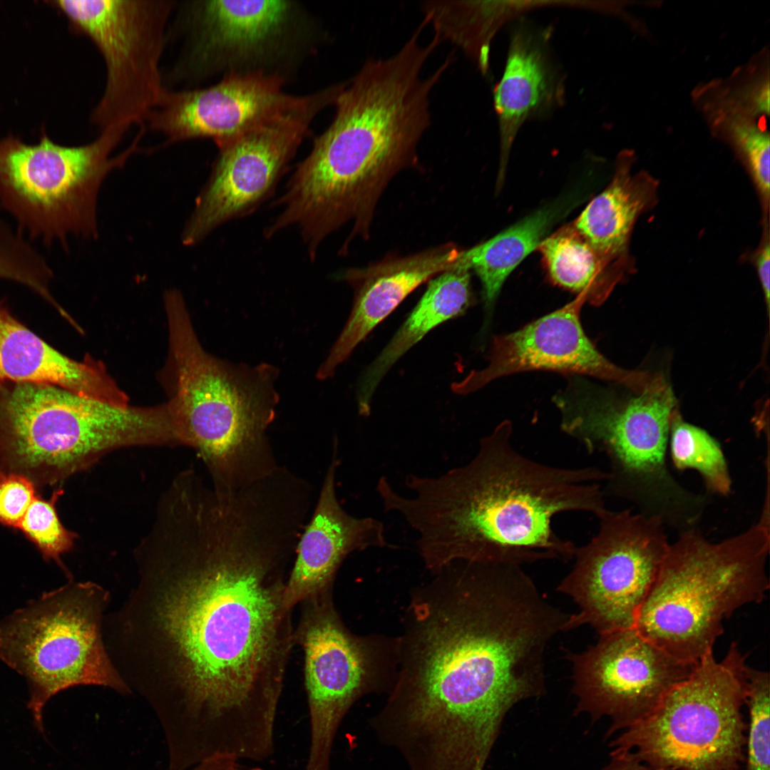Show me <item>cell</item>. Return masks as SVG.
Here are the masks:
<instances>
[{"label":"cell","instance_id":"5bb4252c","mask_svg":"<svg viewBox=\"0 0 770 770\" xmlns=\"http://www.w3.org/2000/svg\"><path fill=\"white\" fill-rule=\"evenodd\" d=\"M329 87L218 146L219 154L183 232L193 245L225 223L255 211L274 193L316 115L334 103Z\"/></svg>","mask_w":770,"mask_h":770},{"label":"cell","instance_id":"9c48e42d","mask_svg":"<svg viewBox=\"0 0 770 770\" xmlns=\"http://www.w3.org/2000/svg\"><path fill=\"white\" fill-rule=\"evenodd\" d=\"M110 600L96 583L69 582L0 622V659L26 679L28 707L41 730L44 705L61 691L96 685L130 693L104 642Z\"/></svg>","mask_w":770,"mask_h":770},{"label":"cell","instance_id":"8d00e7d4","mask_svg":"<svg viewBox=\"0 0 770 770\" xmlns=\"http://www.w3.org/2000/svg\"><path fill=\"white\" fill-rule=\"evenodd\" d=\"M754 101L757 109L761 112L769 113V83L759 88L754 96Z\"/></svg>","mask_w":770,"mask_h":770},{"label":"cell","instance_id":"cb8c5ba5","mask_svg":"<svg viewBox=\"0 0 770 770\" xmlns=\"http://www.w3.org/2000/svg\"><path fill=\"white\" fill-rule=\"evenodd\" d=\"M632 160L620 155L610 183L570 223L604 258L627 265H634L628 251L634 226L658 201L659 181L645 171L632 173Z\"/></svg>","mask_w":770,"mask_h":770},{"label":"cell","instance_id":"f546056e","mask_svg":"<svg viewBox=\"0 0 770 770\" xmlns=\"http://www.w3.org/2000/svg\"><path fill=\"white\" fill-rule=\"evenodd\" d=\"M745 704L749 714L745 770H770V678L768 672L746 666Z\"/></svg>","mask_w":770,"mask_h":770},{"label":"cell","instance_id":"7a4b0ae2","mask_svg":"<svg viewBox=\"0 0 770 770\" xmlns=\"http://www.w3.org/2000/svg\"><path fill=\"white\" fill-rule=\"evenodd\" d=\"M456 608L426 625L416 679L377 717L414 770H483L508 712L545 690V654L571 614L523 567L470 563Z\"/></svg>","mask_w":770,"mask_h":770},{"label":"cell","instance_id":"484cf974","mask_svg":"<svg viewBox=\"0 0 770 770\" xmlns=\"http://www.w3.org/2000/svg\"><path fill=\"white\" fill-rule=\"evenodd\" d=\"M576 193L541 207L491 239L461 250L457 264L473 270L482 287L486 315L490 316L510 273L548 235L553 227L580 202Z\"/></svg>","mask_w":770,"mask_h":770},{"label":"cell","instance_id":"603a6c76","mask_svg":"<svg viewBox=\"0 0 770 770\" xmlns=\"http://www.w3.org/2000/svg\"><path fill=\"white\" fill-rule=\"evenodd\" d=\"M562 86L542 40L525 29L516 31L510 41L501 78L493 91L500 150L498 188L503 183L510 150L520 128L529 118L558 105L563 97Z\"/></svg>","mask_w":770,"mask_h":770},{"label":"cell","instance_id":"7402d4cb","mask_svg":"<svg viewBox=\"0 0 770 770\" xmlns=\"http://www.w3.org/2000/svg\"><path fill=\"white\" fill-rule=\"evenodd\" d=\"M0 381L53 385L110 404L128 405L127 395L93 359L77 361L60 353L0 304Z\"/></svg>","mask_w":770,"mask_h":770},{"label":"cell","instance_id":"8fae6325","mask_svg":"<svg viewBox=\"0 0 770 770\" xmlns=\"http://www.w3.org/2000/svg\"><path fill=\"white\" fill-rule=\"evenodd\" d=\"M130 436L122 406L53 385L0 381V471L53 484L124 448Z\"/></svg>","mask_w":770,"mask_h":770},{"label":"cell","instance_id":"8992f818","mask_svg":"<svg viewBox=\"0 0 770 770\" xmlns=\"http://www.w3.org/2000/svg\"><path fill=\"white\" fill-rule=\"evenodd\" d=\"M553 401L561 414L563 432L579 441L587 453L606 457L605 496L627 500L638 513L679 533L697 527L708 500L685 488L669 470L670 421L678 407L664 376L627 398L576 376Z\"/></svg>","mask_w":770,"mask_h":770},{"label":"cell","instance_id":"30bf717a","mask_svg":"<svg viewBox=\"0 0 770 770\" xmlns=\"http://www.w3.org/2000/svg\"><path fill=\"white\" fill-rule=\"evenodd\" d=\"M125 131L103 130L91 143L73 147L55 143L45 133L35 145L13 135L1 140L0 205L18 230L46 245L58 241L66 247L71 235L96 237L100 187L138 150L143 135L112 156Z\"/></svg>","mask_w":770,"mask_h":770},{"label":"cell","instance_id":"7c38bea8","mask_svg":"<svg viewBox=\"0 0 770 770\" xmlns=\"http://www.w3.org/2000/svg\"><path fill=\"white\" fill-rule=\"evenodd\" d=\"M172 1L61 0L56 5L103 57L106 83L91 121L101 131L142 124L165 90L160 72Z\"/></svg>","mask_w":770,"mask_h":770},{"label":"cell","instance_id":"d590c367","mask_svg":"<svg viewBox=\"0 0 770 770\" xmlns=\"http://www.w3.org/2000/svg\"><path fill=\"white\" fill-rule=\"evenodd\" d=\"M610 763L602 770H653L645 764L622 754H610Z\"/></svg>","mask_w":770,"mask_h":770},{"label":"cell","instance_id":"e575fe53","mask_svg":"<svg viewBox=\"0 0 770 770\" xmlns=\"http://www.w3.org/2000/svg\"><path fill=\"white\" fill-rule=\"evenodd\" d=\"M239 761L232 755L218 754L205 759L191 770H250L242 766Z\"/></svg>","mask_w":770,"mask_h":770},{"label":"cell","instance_id":"52a82bcc","mask_svg":"<svg viewBox=\"0 0 770 770\" xmlns=\"http://www.w3.org/2000/svg\"><path fill=\"white\" fill-rule=\"evenodd\" d=\"M769 523L712 542L697 528L670 543L633 628L675 659L696 664L713 652L723 621L759 603L769 588Z\"/></svg>","mask_w":770,"mask_h":770},{"label":"cell","instance_id":"44dd1931","mask_svg":"<svg viewBox=\"0 0 770 770\" xmlns=\"http://www.w3.org/2000/svg\"><path fill=\"white\" fill-rule=\"evenodd\" d=\"M338 465L335 450L287 577L284 604L291 610L309 597L331 588L339 566L349 553L389 546L382 522L371 517L351 515L340 505L335 485Z\"/></svg>","mask_w":770,"mask_h":770},{"label":"cell","instance_id":"83f0119b","mask_svg":"<svg viewBox=\"0 0 770 770\" xmlns=\"http://www.w3.org/2000/svg\"><path fill=\"white\" fill-rule=\"evenodd\" d=\"M538 250L553 282L578 294H585L587 302L592 305L604 302L634 269L604 258L571 224L548 235Z\"/></svg>","mask_w":770,"mask_h":770},{"label":"cell","instance_id":"9a60e30c","mask_svg":"<svg viewBox=\"0 0 770 770\" xmlns=\"http://www.w3.org/2000/svg\"><path fill=\"white\" fill-rule=\"evenodd\" d=\"M568 656L575 713L610 718L607 736L649 715L697 664L675 659L633 627L600 634L594 645Z\"/></svg>","mask_w":770,"mask_h":770},{"label":"cell","instance_id":"3957f363","mask_svg":"<svg viewBox=\"0 0 770 770\" xmlns=\"http://www.w3.org/2000/svg\"><path fill=\"white\" fill-rule=\"evenodd\" d=\"M512 433V423L503 421L480 440L466 464L438 476L408 474L410 495L396 491L386 478L378 481L384 510L401 515L416 533L429 568L456 561L567 563L577 546L555 532L554 517L582 512L599 519L609 510L601 485L607 471L536 461L515 449Z\"/></svg>","mask_w":770,"mask_h":770},{"label":"cell","instance_id":"4dcf8cb0","mask_svg":"<svg viewBox=\"0 0 770 770\" xmlns=\"http://www.w3.org/2000/svg\"><path fill=\"white\" fill-rule=\"evenodd\" d=\"M62 493V490H57L48 500L38 495L18 528L46 560H53L61 566V555L73 548L77 538L75 533L63 526L58 518L56 503Z\"/></svg>","mask_w":770,"mask_h":770},{"label":"cell","instance_id":"4316f807","mask_svg":"<svg viewBox=\"0 0 770 770\" xmlns=\"http://www.w3.org/2000/svg\"><path fill=\"white\" fill-rule=\"evenodd\" d=\"M540 1H431L423 6L424 19L439 40L459 47L482 73L489 68L491 42L506 23L541 9Z\"/></svg>","mask_w":770,"mask_h":770},{"label":"cell","instance_id":"836d02e7","mask_svg":"<svg viewBox=\"0 0 770 770\" xmlns=\"http://www.w3.org/2000/svg\"><path fill=\"white\" fill-rule=\"evenodd\" d=\"M764 232L763 234V238L754 256V262L764 294L767 315H769L770 304V244L769 219L764 220Z\"/></svg>","mask_w":770,"mask_h":770},{"label":"cell","instance_id":"ac0fdd59","mask_svg":"<svg viewBox=\"0 0 770 770\" xmlns=\"http://www.w3.org/2000/svg\"><path fill=\"white\" fill-rule=\"evenodd\" d=\"M282 78L262 71L231 72L200 89L165 88L146 121L175 143L212 139L220 146L293 106L300 96L285 93Z\"/></svg>","mask_w":770,"mask_h":770},{"label":"cell","instance_id":"ba28073f","mask_svg":"<svg viewBox=\"0 0 770 770\" xmlns=\"http://www.w3.org/2000/svg\"><path fill=\"white\" fill-rule=\"evenodd\" d=\"M746 657L735 642L719 662L707 654L649 715L622 731L611 754L653 770H740L748 727Z\"/></svg>","mask_w":770,"mask_h":770},{"label":"cell","instance_id":"2e32d148","mask_svg":"<svg viewBox=\"0 0 770 770\" xmlns=\"http://www.w3.org/2000/svg\"><path fill=\"white\" fill-rule=\"evenodd\" d=\"M331 588L303 600L294 642L304 657L310 745L304 770H331L333 743L360 694L365 674L361 650L334 610Z\"/></svg>","mask_w":770,"mask_h":770},{"label":"cell","instance_id":"4fadbf2b","mask_svg":"<svg viewBox=\"0 0 770 770\" xmlns=\"http://www.w3.org/2000/svg\"><path fill=\"white\" fill-rule=\"evenodd\" d=\"M598 520L558 590L578 607L572 629L588 625L600 635L633 627L670 543L661 520L631 509L608 510Z\"/></svg>","mask_w":770,"mask_h":770},{"label":"cell","instance_id":"e0dca14e","mask_svg":"<svg viewBox=\"0 0 770 770\" xmlns=\"http://www.w3.org/2000/svg\"><path fill=\"white\" fill-rule=\"evenodd\" d=\"M585 302L586 295L578 294L563 307L518 330L496 336L487 366L453 383L451 390L467 394L498 378L538 370L592 376L625 386L635 394L651 386L659 374L622 369L595 347L580 322Z\"/></svg>","mask_w":770,"mask_h":770},{"label":"cell","instance_id":"1f68e13d","mask_svg":"<svg viewBox=\"0 0 770 770\" xmlns=\"http://www.w3.org/2000/svg\"><path fill=\"white\" fill-rule=\"evenodd\" d=\"M733 136L758 190L764 219L769 218L770 141L767 133L746 123H736Z\"/></svg>","mask_w":770,"mask_h":770},{"label":"cell","instance_id":"5b68a950","mask_svg":"<svg viewBox=\"0 0 770 770\" xmlns=\"http://www.w3.org/2000/svg\"><path fill=\"white\" fill-rule=\"evenodd\" d=\"M173 392L167 402L182 445L205 464L213 489L230 493L277 468L267 430L279 396L277 367L234 364L207 353L192 326L181 294L164 297Z\"/></svg>","mask_w":770,"mask_h":770},{"label":"cell","instance_id":"6da1fadb","mask_svg":"<svg viewBox=\"0 0 770 770\" xmlns=\"http://www.w3.org/2000/svg\"><path fill=\"white\" fill-rule=\"evenodd\" d=\"M293 535L237 507L174 515L135 550L137 582L107 616L114 663L167 745L247 759L274 745L294 642L284 604Z\"/></svg>","mask_w":770,"mask_h":770},{"label":"cell","instance_id":"f1b7e54d","mask_svg":"<svg viewBox=\"0 0 770 770\" xmlns=\"http://www.w3.org/2000/svg\"><path fill=\"white\" fill-rule=\"evenodd\" d=\"M668 444L675 468L697 471L712 494L730 493L732 478L719 443L703 428L684 421L678 408L671 417Z\"/></svg>","mask_w":770,"mask_h":770},{"label":"cell","instance_id":"d4e9b609","mask_svg":"<svg viewBox=\"0 0 770 770\" xmlns=\"http://www.w3.org/2000/svg\"><path fill=\"white\" fill-rule=\"evenodd\" d=\"M472 302L469 269L456 264L430 279L415 307L362 376L357 392L359 414H370L379 384L404 354L439 324L464 314Z\"/></svg>","mask_w":770,"mask_h":770},{"label":"cell","instance_id":"d6a6232c","mask_svg":"<svg viewBox=\"0 0 770 770\" xmlns=\"http://www.w3.org/2000/svg\"><path fill=\"white\" fill-rule=\"evenodd\" d=\"M36 483L28 476L0 471V524L18 529L34 500L38 496Z\"/></svg>","mask_w":770,"mask_h":770},{"label":"cell","instance_id":"277c9868","mask_svg":"<svg viewBox=\"0 0 770 770\" xmlns=\"http://www.w3.org/2000/svg\"><path fill=\"white\" fill-rule=\"evenodd\" d=\"M431 54L411 38L393 56L366 61L345 84L333 121L286 186L305 217L329 228L349 221L369 226L391 179L417 165V144L430 125L429 95L446 70L442 64L422 78Z\"/></svg>","mask_w":770,"mask_h":770},{"label":"cell","instance_id":"d6986e66","mask_svg":"<svg viewBox=\"0 0 770 770\" xmlns=\"http://www.w3.org/2000/svg\"><path fill=\"white\" fill-rule=\"evenodd\" d=\"M190 36L184 70L195 75L255 66L280 52L297 19L290 1H193L188 6Z\"/></svg>","mask_w":770,"mask_h":770},{"label":"cell","instance_id":"ffe728a7","mask_svg":"<svg viewBox=\"0 0 770 770\" xmlns=\"http://www.w3.org/2000/svg\"><path fill=\"white\" fill-rule=\"evenodd\" d=\"M451 243L405 257H388L363 268H351L342 279L352 288L347 321L316 376L331 378L366 336L421 284L454 267L461 253Z\"/></svg>","mask_w":770,"mask_h":770}]
</instances>
